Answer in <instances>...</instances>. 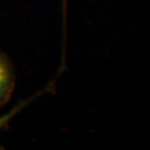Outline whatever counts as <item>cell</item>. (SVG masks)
Listing matches in <instances>:
<instances>
[{"label": "cell", "mask_w": 150, "mask_h": 150, "mask_svg": "<svg viewBox=\"0 0 150 150\" xmlns=\"http://www.w3.org/2000/svg\"><path fill=\"white\" fill-rule=\"evenodd\" d=\"M31 100H32V98L31 99H28V100L24 101V102H22L20 103H18L17 106H15L11 111L8 112L7 114L4 115V116H1L0 117V130L2 129H4V128H5L6 126H7V124L8 123V122L12 119V118H13L18 112H19V111H21L22 108L23 107H25L26 105H28L30 103Z\"/></svg>", "instance_id": "7a4b0ae2"}, {"label": "cell", "mask_w": 150, "mask_h": 150, "mask_svg": "<svg viewBox=\"0 0 150 150\" xmlns=\"http://www.w3.org/2000/svg\"><path fill=\"white\" fill-rule=\"evenodd\" d=\"M14 85L13 69L8 58L0 52V108L9 101Z\"/></svg>", "instance_id": "6da1fadb"}]
</instances>
